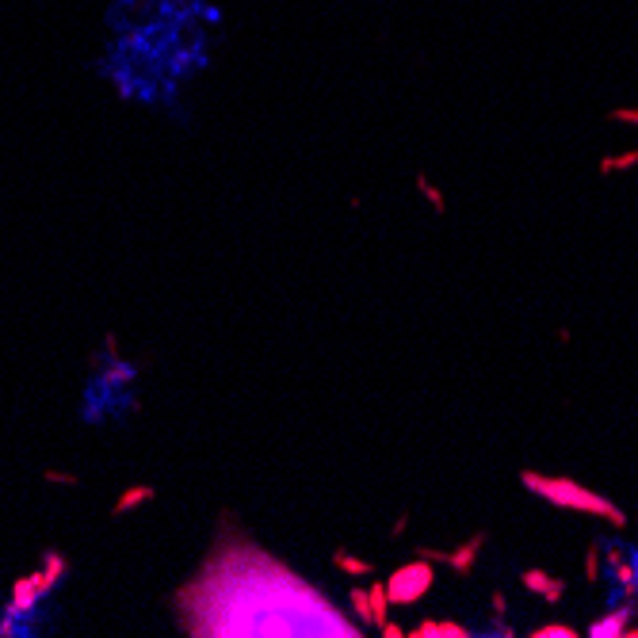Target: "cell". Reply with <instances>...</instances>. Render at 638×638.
Here are the masks:
<instances>
[{
    "mask_svg": "<svg viewBox=\"0 0 638 638\" xmlns=\"http://www.w3.org/2000/svg\"><path fill=\"white\" fill-rule=\"evenodd\" d=\"M111 77L123 92L172 100L214 58L222 8L211 0H119L111 12Z\"/></svg>",
    "mask_w": 638,
    "mask_h": 638,
    "instance_id": "cell-1",
    "label": "cell"
},
{
    "mask_svg": "<svg viewBox=\"0 0 638 638\" xmlns=\"http://www.w3.org/2000/svg\"><path fill=\"white\" fill-rule=\"evenodd\" d=\"M520 482L528 493H535L539 501H547L554 508H570V513H588V516H600L608 520L612 528H624L627 516L624 508H619L615 501L600 497L597 489H588L581 482H573V478H551V474H539V470H520Z\"/></svg>",
    "mask_w": 638,
    "mask_h": 638,
    "instance_id": "cell-2",
    "label": "cell"
},
{
    "mask_svg": "<svg viewBox=\"0 0 638 638\" xmlns=\"http://www.w3.org/2000/svg\"><path fill=\"white\" fill-rule=\"evenodd\" d=\"M387 585V597H390V608H409V604H417L428 597V588L436 585V562H428V558H413V562L390 570V578L382 581Z\"/></svg>",
    "mask_w": 638,
    "mask_h": 638,
    "instance_id": "cell-3",
    "label": "cell"
},
{
    "mask_svg": "<svg viewBox=\"0 0 638 638\" xmlns=\"http://www.w3.org/2000/svg\"><path fill=\"white\" fill-rule=\"evenodd\" d=\"M604 554V573L608 585L615 588L619 600H638V551H627L619 543H600Z\"/></svg>",
    "mask_w": 638,
    "mask_h": 638,
    "instance_id": "cell-4",
    "label": "cell"
},
{
    "mask_svg": "<svg viewBox=\"0 0 638 638\" xmlns=\"http://www.w3.org/2000/svg\"><path fill=\"white\" fill-rule=\"evenodd\" d=\"M482 547H486V535H474V539H467L462 547H455V551H428V547H421L417 554L421 558H428V562H443V566H451L459 578H467V573H474V562H478V554H482Z\"/></svg>",
    "mask_w": 638,
    "mask_h": 638,
    "instance_id": "cell-5",
    "label": "cell"
},
{
    "mask_svg": "<svg viewBox=\"0 0 638 638\" xmlns=\"http://www.w3.org/2000/svg\"><path fill=\"white\" fill-rule=\"evenodd\" d=\"M631 615H634L631 600H627V604H615L612 612H604L600 619H593L585 634H588V638H624V631L631 627Z\"/></svg>",
    "mask_w": 638,
    "mask_h": 638,
    "instance_id": "cell-6",
    "label": "cell"
},
{
    "mask_svg": "<svg viewBox=\"0 0 638 638\" xmlns=\"http://www.w3.org/2000/svg\"><path fill=\"white\" fill-rule=\"evenodd\" d=\"M520 585L528 588V593H539L547 604H558V600L566 597V581H562V578H551L547 570H524Z\"/></svg>",
    "mask_w": 638,
    "mask_h": 638,
    "instance_id": "cell-7",
    "label": "cell"
},
{
    "mask_svg": "<svg viewBox=\"0 0 638 638\" xmlns=\"http://www.w3.org/2000/svg\"><path fill=\"white\" fill-rule=\"evenodd\" d=\"M406 634H413V638H467L470 631L455 624V619H421V624Z\"/></svg>",
    "mask_w": 638,
    "mask_h": 638,
    "instance_id": "cell-8",
    "label": "cell"
},
{
    "mask_svg": "<svg viewBox=\"0 0 638 638\" xmlns=\"http://www.w3.org/2000/svg\"><path fill=\"white\" fill-rule=\"evenodd\" d=\"M367 593H371V627H382V624L390 619V597H387V585L375 581L371 588H367Z\"/></svg>",
    "mask_w": 638,
    "mask_h": 638,
    "instance_id": "cell-9",
    "label": "cell"
},
{
    "mask_svg": "<svg viewBox=\"0 0 638 638\" xmlns=\"http://www.w3.org/2000/svg\"><path fill=\"white\" fill-rule=\"evenodd\" d=\"M333 566L344 570L348 578H371V573H375V566H371V562H363V558L348 554V551H337V554H333Z\"/></svg>",
    "mask_w": 638,
    "mask_h": 638,
    "instance_id": "cell-10",
    "label": "cell"
},
{
    "mask_svg": "<svg viewBox=\"0 0 638 638\" xmlns=\"http://www.w3.org/2000/svg\"><path fill=\"white\" fill-rule=\"evenodd\" d=\"M417 191H421V196H424L428 203H433V211H436V214L448 211V199H443V191H440L433 180H428L424 172H417Z\"/></svg>",
    "mask_w": 638,
    "mask_h": 638,
    "instance_id": "cell-11",
    "label": "cell"
},
{
    "mask_svg": "<svg viewBox=\"0 0 638 638\" xmlns=\"http://www.w3.org/2000/svg\"><path fill=\"white\" fill-rule=\"evenodd\" d=\"M348 600H352V612H356V619L363 627H371V593H367V588H352V593H348Z\"/></svg>",
    "mask_w": 638,
    "mask_h": 638,
    "instance_id": "cell-12",
    "label": "cell"
},
{
    "mask_svg": "<svg viewBox=\"0 0 638 638\" xmlns=\"http://www.w3.org/2000/svg\"><path fill=\"white\" fill-rule=\"evenodd\" d=\"M634 165H638V150L619 153V157H604L600 172H604V177H615V172H627V169H634Z\"/></svg>",
    "mask_w": 638,
    "mask_h": 638,
    "instance_id": "cell-13",
    "label": "cell"
},
{
    "mask_svg": "<svg viewBox=\"0 0 638 638\" xmlns=\"http://www.w3.org/2000/svg\"><path fill=\"white\" fill-rule=\"evenodd\" d=\"M585 578L593 581V585L604 578V554H600V543H593V547L585 551Z\"/></svg>",
    "mask_w": 638,
    "mask_h": 638,
    "instance_id": "cell-14",
    "label": "cell"
},
{
    "mask_svg": "<svg viewBox=\"0 0 638 638\" xmlns=\"http://www.w3.org/2000/svg\"><path fill=\"white\" fill-rule=\"evenodd\" d=\"M581 631L578 627H570V624H543V627H535L532 638H578Z\"/></svg>",
    "mask_w": 638,
    "mask_h": 638,
    "instance_id": "cell-15",
    "label": "cell"
},
{
    "mask_svg": "<svg viewBox=\"0 0 638 638\" xmlns=\"http://www.w3.org/2000/svg\"><path fill=\"white\" fill-rule=\"evenodd\" d=\"M146 497H153V489H134L126 501H119V513H123V508H131V505H138V501H146Z\"/></svg>",
    "mask_w": 638,
    "mask_h": 638,
    "instance_id": "cell-16",
    "label": "cell"
},
{
    "mask_svg": "<svg viewBox=\"0 0 638 638\" xmlns=\"http://www.w3.org/2000/svg\"><path fill=\"white\" fill-rule=\"evenodd\" d=\"M378 631H382V638H406V627H402V624H390V619H387V624H382Z\"/></svg>",
    "mask_w": 638,
    "mask_h": 638,
    "instance_id": "cell-17",
    "label": "cell"
},
{
    "mask_svg": "<svg viewBox=\"0 0 638 638\" xmlns=\"http://www.w3.org/2000/svg\"><path fill=\"white\" fill-rule=\"evenodd\" d=\"M612 119H615V123H631V126H638V111H634V107H627V111H612Z\"/></svg>",
    "mask_w": 638,
    "mask_h": 638,
    "instance_id": "cell-18",
    "label": "cell"
},
{
    "mask_svg": "<svg viewBox=\"0 0 638 638\" xmlns=\"http://www.w3.org/2000/svg\"><path fill=\"white\" fill-rule=\"evenodd\" d=\"M493 612H497V619L505 615V593H493Z\"/></svg>",
    "mask_w": 638,
    "mask_h": 638,
    "instance_id": "cell-19",
    "label": "cell"
}]
</instances>
